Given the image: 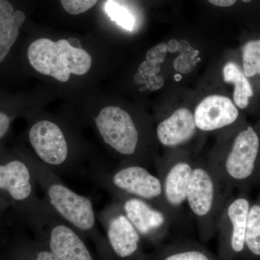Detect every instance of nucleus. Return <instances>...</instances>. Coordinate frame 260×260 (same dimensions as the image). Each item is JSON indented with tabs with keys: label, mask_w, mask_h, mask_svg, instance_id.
I'll return each instance as SVG.
<instances>
[{
	"label": "nucleus",
	"mask_w": 260,
	"mask_h": 260,
	"mask_svg": "<svg viewBox=\"0 0 260 260\" xmlns=\"http://www.w3.org/2000/svg\"><path fill=\"white\" fill-rule=\"evenodd\" d=\"M87 174L112 197L124 195L145 200L165 211L175 221L164 200L160 179L148 168L139 164H119L114 169H108L93 161Z\"/></svg>",
	"instance_id": "obj_3"
},
{
	"label": "nucleus",
	"mask_w": 260,
	"mask_h": 260,
	"mask_svg": "<svg viewBox=\"0 0 260 260\" xmlns=\"http://www.w3.org/2000/svg\"><path fill=\"white\" fill-rule=\"evenodd\" d=\"M94 122L104 143L120 160L119 164L155 167L158 156L145 148L139 126L129 112L109 106L98 113Z\"/></svg>",
	"instance_id": "obj_2"
},
{
	"label": "nucleus",
	"mask_w": 260,
	"mask_h": 260,
	"mask_svg": "<svg viewBox=\"0 0 260 260\" xmlns=\"http://www.w3.org/2000/svg\"><path fill=\"white\" fill-rule=\"evenodd\" d=\"M43 227L48 231L49 247L60 260H93L78 231L58 216L54 210Z\"/></svg>",
	"instance_id": "obj_13"
},
{
	"label": "nucleus",
	"mask_w": 260,
	"mask_h": 260,
	"mask_svg": "<svg viewBox=\"0 0 260 260\" xmlns=\"http://www.w3.org/2000/svg\"><path fill=\"white\" fill-rule=\"evenodd\" d=\"M223 79L225 83L234 84V102L239 109H244L249 106V99L253 96L251 84L242 70L234 62H229L224 66Z\"/></svg>",
	"instance_id": "obj_17"
},
{
	"label": "nucleus",
	"mask_w": 260,
	"mask_h": 260,
	"mask_svg": "<svg viewBox=\"0 0 260 260\" xmlns=\"http://www.w3.org/2000/svg\"><path fill=\"white\" fill-rule=\"evenodd\" d=\"M98 221L105 229L108 242L118 257H133L140 250L141 236L115 201L107 205L97 215Z\"/></svg>",
	"instance_id": "obj_11"
},
{
	"label": "nucleus",
	"mask_w": 260,
	"mask_h": 260,
	"mask_svg": "<svg viewBox=\"0 0 260 260\" xmlns=\"http://www.w3.org/2000/svg\"><path fill=\"white\" fill-rule=\"evenodd\" d=\"M34 260H60L49 250H40L38 251Z\"/></svg>",
	"instance_id": "obj_24"
},
{
	"label": "nucleus",
	"mask_w": 260,
	"mask_h": 260,
	"mask_svg": "<svg viewBox=\"0 0 260 260\" xmlns=\"http://www.w3.org/2000/svg\"><path fill=\"white\" fill-rule=\"evenodd\" d=\"M259 155V135L254 128L248 126L239 132L230 144L215 148L207 161L229 190L252 179L257 171Z\"/></svg>",
	"instance_id": "obj_5"
},
{
	"label": "nucleus",
	"mask_w": 260,
	"mask_h": 260,
	"mask_svg": "<svg viewBox=\"0 0 260 260\" xmlns=\"http://www.w3.org/2000/svg\"><path fill=\"white\" fill-rule=\"evenodd\" d=\"M245 247L251 254L260 256V203L250 205L245 235Z\"/></svg>",
	"instance_id": "obj_18"
},
{
	"label": "nucleus",
	"mask_w": 260,
	"mask_h": 260,
	"mask_svg": "<svg viewBox=\"0 0 260 260\" xmlns=\"http://www.w3.org/2000/svg\"><path fill=\"white\" fill-rule=\"evenodd\" d=\"M160 260H217L208 251L199 246L183 245L173 246L166 251Z\"/></svg>",
	"instance_id": "obj_19"
},
{
	"label": "nucleus",
	"mask_w": 260,
	"mask_h": 260,
	"mask_svg": "<svg viewBox=\"0 0 260 260\" xmlns=\"http://www.w3.org/2000/svg\"><path fill=\"white\" fill-rule=\"evenodd\" d=\"M244 73L248 78L260 75V39L246 43L242 51Z\"/></svg>",
	"instance_id": "obj_21"
},
{
	"label": "nucleus",
	"mask_w": 260,
	"mask_h": 260,
	"mask_svg": "<svg viewBox=\"0 0 260 260\" xmlns=\"http://www.w3.org/2000/svg\"><path fill=\"white\" fill-rule=\"evenodd\" d=\"M35 176L25 160L10 159L0 162V190L23 206L29 221L42 229L53 210L36 192Z\"/></svg>",
	"instance_id": "obj_8"
},
{
	"label": "nucleus",
	"mask_w": 260,
	"mask_h": 260,
	"mask_svg": "<svg viewBox=\"0 0 260 260\" xmlns=\"http://www.w3.org/2000/svg\"><path fill=\"white\" fill-rule=\"evenodd\" d=\"M197 132L194 112L188 108H179L158 123L156 137L162 146L173 150L187 144Z\"/></svg>",
	"instance_id": "obj_15"
},
{
	"label": "nucleus",
	"mask_w": 260,
	"mask_h": 260,
	"mask_svg": "<svg viewBox=\"0 0 260 260\" xmlns=\"http://www.w3.org/2000/svg\"><path fill=\"white\" fill-rule=\"evenodd\" d=\"M65 11L71 15H79L90 10L98 0H60Z\"/></svg>",
	"instance_id": "obj_22"
},
{
	"label": "nucleus",
	"mask_w": 260,
	"mask_h": 260,
	"mask_svg": "<svg viewBox=\"0 0 260 260\" xmlns=\"http://www.w3.org/2000/svg\"><path fill=\"white\" fill-rule=\"evenodd\" d=\"M25 20L23 12L15 10L8 0H0V63L16 42Z\"/></svg>",
	"instance_id": "obj_16"
},
{
	"label": "nucleus",
	"mask_w": 260,
	"mask_h": 260,
	"mask_svg": "<svg viewBox=\"0 0 260 260\" xmlns=\"http://www.w3.org/2000/svg\"><path fill=\"white\" fill-rule=\"evenodd\" d=\"M25 161L30 166L37 182L42 188L44 199L54 213L78 232L95 234L98 217L92 200L70 189L61 181L59 174L34 155L26 156Z\"/></svg>",
	"instance_id": "obj_1"
},
{
	"label": "nucleus",
	"mask_w": 260,
	"mask_h": 260,
	"mask_svg": "<svg viewBox=\"0 0 260 260\" xmlns=\"http://www.w3.org/2000/svg\"><path fill=\"white\" fill-rule=\"evenodd\" d=\"M106 13L112 21L126 30L132 31L135 28V18L133 13L124 5L114 0H107L104 5Z\"/></svg>",
	"instance_id": "obj_20"
},
{
	"label": "nucleus",
	"mask_w": 260,
	"mask_h": 260,
	"mask_svg": "<svg viewBox=\"0 0 260 260\" xmlns=\"http://www.w3.org/2000/svg\"><path fill=\"white\" fill-rule=\"evenodd\" d=\"M243 2H244V3H249V2H251V0H242Z\"/></svg>",
	"instance_id": "obj_26"
},
{
	"label": "nucleus",
	"mask_w": 260,
	"mask_h": 260,
	"mask_svg": "<svg viewBox=\"0 0 260 260\" xmlns=\"http://www.w3.org/2000/svg\"><path fill=\"white\" fill-rule=\"evenodd\" d=\"M239 112L229 98L212 95L205 98L195 108V124L198 130L206 133L218 131L232 126Z\"/></svg>",
	"instance_id": "obj_14"
},
{
	"label": "nucleus",
	"mask_w": 260,
	"mask_h": 260,
	"mask_svg": "<svg viewBox=\"0 0 260 260\" xmlns=\"http://www.w3.org/2000/svg\"><path fill=\"white\" fill-rule=\"evenodd\" d=\"M113 198L121 205L140 236L150 240L161 239L174 222L169 214L145 200L124 195H117Z\"/></svg>",
	"instance_id": "obj_12"
},
{
	"label": "nucleus",
	"mask_w": 260,
	"mask_h": 260,
	"mask_svg": "<svg viewBox=\"0 0 260 260\" xmlns=\"http://www.w3.org/2000/svg\"><path fill=\"white\" fill-rule=\"evenodd\" d=\"M208 1L215 6L226 8V7H230L235 4L237 0H208Z\"/></svg>",
	"instance_id": "obj_25"
},
{
	"label": "nucleus",
	"mask_w": 260,
	"mask_h": 260,
	"mask_svg": "<svg viewBox=\"0 0 260 260\" xmlns=\"http://www.w3.org/2000/svg\"><path fill=\"white\" fill-rule=\"evenodd\" d=\"M29 62L36 71L65 83L72 74L83 75L90 70L92 58L86 51L73 47L66 39L53 42L39 39L29 46Z\"/></svg>",
	"instance_id": "obj_6"
},
{
	"label": "nucleus",
	"mask_w": 260,
	"mask_h": 260,
	"mask_svg": "<svg viewBox=\"0 0 260 260\" xmlns=\"http://www.w3.org/2000/svg\"><path fill=\"white\" fill-rule=\"evenodd\" d=\"M228 197L227 189L207 160L195 159L186 203L203 240H208L216 232L219 213Z\"/></svg>",
	"instance_id": "obj_4"
},
{
	"label": "nucleus",
	"mask_w": 260,
	"mask_h": 260,
	"mask_svg": "<svg viewBox=\"0 0 260 260\" xmlns=\"http://www.w3.org/2000/svg\"><path fill=\"white\" fill-rule=\"evenodd\" d=\"M10 126V118L8 114L0 112V139L8 133Z\"/></svg>",
	"instance_id": "obj_23"
},
{
	"label": "nucleus",
	"mask_w": 260,
	"mask_h": 260,
	"mask_svg": "<svg viewBox=\"0 0 260 260\" xmlns=\"http://www.w3.org/2000/svg\"><path fill=\"white\" fill-rule=\"evenodd\" d=\"M250 203L245 197L229 198L224 202L218 220L220 252L223 257L242 252L245 248V235Z\"/></svg>",
	"instance_id": "obj_10"
},
{
	"label": "nucleus",
	"mask_w": 260,
	"mask_h": 260,
	"mask_svg": "<svg viewBox=\"0 0 260 260\" xmlns=\"http://www.w3.org/2000/svg\"><path fill=\"white\" fill-rule=\"evenodd\" d=\"M194 160L189 152L181 149H173L155 160V167L161 182L164 200L175 220L179 219L186 203Z\"/></svg>",
	"instance_id": "obj_9"
},
{
	"label": "nucleus",
	"mask_w": 260,
	"mask_h": 260,
	"mask_svg": "<svg viewBox=\"0 0 260 260\" xmlns=\"http://www.w3.org/2000/svg\"><path fill=\"white\" fill-rule=\"evenodd\" d=\"M28 140L35 156L57 174L78 172L85 164L81 155L72 148L69 138L55 121H36L29 129Z\"/></svg>",
	"instance_id": "obj_7"
}]
</instances>
